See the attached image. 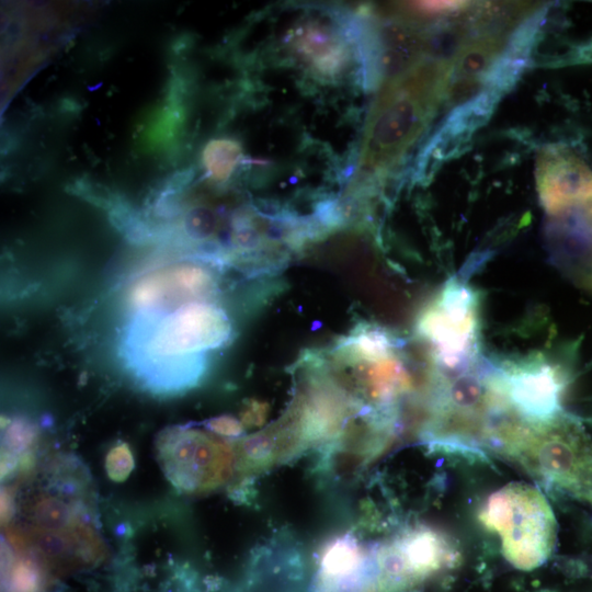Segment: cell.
Listing matches in <instances>:
<instances>
[{
	"label": "cell",
	"instance_id": "obj_1",
	"mask_svg": "<svg viewBox=\"0 0 592 592\" xmlns=\"http://www.w3.org/2000/svg\"><path fill=\"white\" fill-rule=\"evenodd\" d=\"M451 60H424L380 84L361 139V182L382 180L398 168L424 135L446 99Z\"/></svg>",
	"mask_w": 592,
	"mask_h": 592
},
{
	"label": "cell",
	"instance_id": "obj_2",
	"mask_svg": "<svg viewBox=\"0 0 592 592\" xmlns=\"http://www.w3.org/2000/svg\"><path fill=\"white\" fill-rule=\"evenodd\" d=\"M480 296L464 275L451 277L420 315L418 334L441 371L457 375L480 362Z\"/></svg>",
	"mask_w": 592,
	"mask_h": 592
},
{
	"label": "cell",
	"instance_id": "obj_3",
	"mask_svg": "<svg viewBox=\"0 0 592 592\" xmlns=\"http://www.w3.org/2000/svg\"><path fill=\"white\" fill-rule=\"evenodd\" d=\"M480 519L499 534L502 551L514 567L531 570L549 557L556 523L548 502L535 488L522 483L502 488L489 498Z\"/></svg>",
	"mask_w": 592,
	"mask_h": 592
},
{
	"label": "cell",
	"instance_id": "obj_4",
	"mask_svg": "<svg viewBox=\"0 0 592 592\" xmlns=\"http://www.w3.org/2000/svg\"><path fill=\"white\" fill-rule=\"evenodd\" d=\"M486 379L498 409L514 414L522 424L544 425L562 414L563 376L560 367L542 354L486 360Z\"/></svg>",
	"mask_w": 592,
	"mask_h": 592
},
{
	"label": "cell",
	"instance_id": "obj_5",
	"mask_svg": "<svg viewBox=\"0 0 592 592\" xmlns=\"http://www.w3.org/2000/svg\"><path fill=\"white\" fill-rule=\"evenodd\" d=\"M341 20H301L285 34L283 42L291 58L316 79L339 78L352 60V45L361 43L360 23H339Z\"/></svg>",
	"mask_w": 592,
	"mask_h": 592
},
{
	"label": "cell",
	"instance_id": "obj_6",
	"mask_svg": "<svg viewBox=\"0 0 592 592\" xmlns=\"http://www.w3.org/2000/svg\"><path fill=\"white\" fill-rule=\"evenodd\" d=\"M517 432L533 444L530 453L538 454V464L550 479L574 489L592 485V443L573 420L561 414Z\"/></svg>",
	"mask_w": 592,
	"mask_h": 592
},
{
	"label": "cell",
	"instance_id": "obj_7",
	"mask_svg": "<svg viewBox=\"0 0 592 592\" xmlns=\"http://www.w3.org/2000/svg\"><path fill=\"white\" fill-rule=\"evenodd\" d=\"M224 311L210 304H186L166 317L149 341V352L171 357L195 354L221 345L230 335Z\"/></svg>",
	"mask_w": 592,
	"mask_h": 592
},
{
	"label": "cell",
	"instance_id": "obj_8",
	"mask_svg": "<svg viewBox=\"0 0 592 592\" xmlns=\"http://www.w3.org/2000/svg\"><path fill=\"white\" fill-rule=\"evenodd\" d=\"M535 170L539 201L548 216L592 201V170L574 153L545 148Z\"/></svg>",
	"mask_w": 592,
	"mask_h": 592
},
{
	"label": "cell",
	"instance_id": "obj_9",
	"mask_svg": "<svg viewBox=\"0 0 592 592\" xmlns=\"http://www.w3.org/2000/svg\"><path fill=\"white\" fill-rule=\"evenodd\" d=\"M212 283L210 274L196 265H179L152 272L139 280L129 296L136 308L152 307L178 297L196 296Z\"/></svg>",
	"mask_w": 592,
	"mask_h": 592
},
{
	"label": "cell",
	"instance_id": "obj_10",
	"mask_svg": "<svg viewBox=\"0 0 592 592\" xmlns=\"http://www.w3.org/2000/svg\"><path fill=\"white\" fill-rule=\"evenodd\" d=\"M445 543L433 532H417L397 546V556L408 578H419L435 570L446 556Z\"/></svg>",
	"mask_w": 592,
	"mask_h": 592
},
{
	"label": "cell",
	"instance_id": "obj_11",
	"mask_svg": "<svg viewBox=\"0 0 592 592\" xmlns=\"http://www.w3.org/2000/svg\"><path fill=\"white\" fill-rule=\"evenodd\" d=\"M214 227V214L207 208H194L185 217L186 232L194 239H206L212 235Z\"/></svg>",
	"mask_w": 592,
	"mask_h": 592
}]
</instances>
